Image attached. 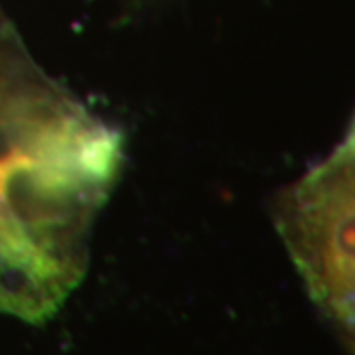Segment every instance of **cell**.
Returning <instances> with one entry per match:
<instances>
[{"label":"cell","instance_id":"cell-1","mask_svg":"<svg viewBox=\"0 0 355 355\" xmlns=\"http://www.w3.org/2000/svg\"><path fill=\"white\" fill-rule=\"evenodd\" d=\"M284 229L310 268L355 298V137L302 180L284 209Z\"/></svg>","mask_w":355,"mask_h":355}]
</instances>
